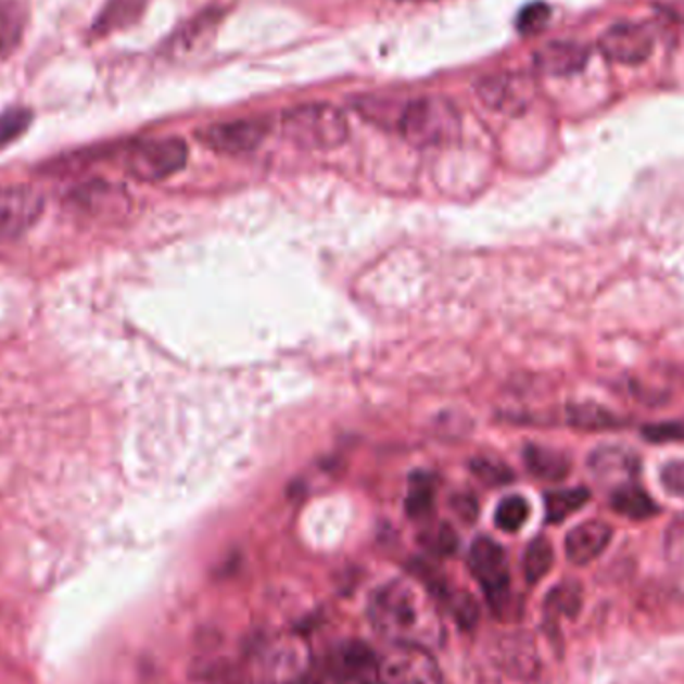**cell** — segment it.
Returning <instances> with one entry per match:
<instances>
[{
	"label": "cell",
	"mask_w": 684,
	"mask_h": 684,
	"mask_svg": "<svg viewBox=\"0 0 684 684\" xmlns=\"http://www.w3.org/2000/svg\"><path fill=\"white\" fill-rule=\"evenodd\" d=\"M372 626L396 645L431 650L444 638V624L431 593L408 579L382 584L368 603Z\"/></svg>",
	"instance_id": "obj_1"
},
{
	"label": "cell",
	"mask_w": 684,
	"mask_h": 684,
	"mask_svg": "<svg viewBox=\"0 0 684 684\" xmlns=\"http://www.w3.org/2000/svg\"><path fill=\"white\" fill-rule=\"evenodd\" d=\"M282 132L301 149L330 151L349 137V123L341 109L327 102H308L282 114Z\"/></svg>",
	"instance_id": "obj_2"
},
{
	"label": "cell",
	"mask_w": 684,
	"mask_h": 684,
	"mask_svg": "<svg viewBox=\"0 0 684 684\" xmlns=\"http://www.w3.org/2000/svg\"><path fill=\"white\" fill-rule=\"evenodd\" d=\"M460 114L443 97H422L408 102L398 116V130L413 147L431 149L451 144L460 135Z\"/></svg>",
	"instance_id": "obj_3"
},
{
	"label": "cell",
	"mask_w": 684,
	"mask_h": 684,
	"mask_svg": "<svg viewBox=\"0 0 684 684\" xmlns=\"http://www.w3.org/2000/svg\"><path fill=\"white\" fill-rule=\"evenodd\" d=\"M469 569L477 583L481 584L489 605L498 617H510L515 610V598L510 588L505 548L494 543L493 539L481 536L470 546Z\"/></svg>",
	"instance_id": "obj_4"
},
{
	"label": "cell",
	"mask_w": 684,
	"mask_h": 684,
	"mask_svg": "<svg viewBox=\"0 0 684 684\" xmlns=\"http://www.w3.org/2000/svg\"><path fill=\"white\" fill-rule=\"evenodd\" d=\"M187 159L189 147L185 140H147L128 152L127 170L142 182H159L178 173Z\"/></svg>",
	"instance_id": "obj_5"
},
{
	"label": "cell",
	"mask_w": 684,
	"mask_h": 684,
	"mask_svg": "<svg viewBox=\"0 0 684 684\" xmlns=\"http://www.w3.org/2000/svg\"><path fill=\"white\" fill-rule=\"evenodd\" d=\"M377 672L382 684H443V672L431 650L420 646H396L380 660Z\"/></svg>",
	"instance_id": "obj_6"
},
{
	"label": "cell",
	"mask_w": 684,
	"mask_h": 684,
	"mask_svg": "<svg viewBox=\"0 0 684 684\" xmlns=\"http://www.w3.org/2000/svg\"><path fill=\"white\" fill-rule=\"evenodd\" d=\"M45 201L28 187H0V241H13L37 225Z\"/></svg>",
	"instance_id": "obj_7"
},
{
	"label": "cell",
	"mask_w": 684,
	"mask_h": 684,
	"mask_svg": "<svg viewBox=\"0 0 684 684\" xmlns=\"http://www.w3.org/2000/svg\"><path fill=\"white\" fill-rule=\"evenodd\" d=\"M600 52L619 64H641L653 54L655 40L650 30L636 23L612 25L598 38Z\"/></svg>",
	"instance_id": "obj_8"
},
{
	"label": "cell",
	"mask_w": 684,
	"mask_h": 684,
	"mask_svg": "<svg viewBox=\"0 0 684 684\" xmlns=\"http://www.w3.org/2000/svg\"><path fill=\"white\" fill-rule=\"evenodd\" d=\"M268 135V123L258 118H244L232 123L211 125L199 132V139L203 140L211 151L220 154H244L251 152L265 140Z\"/></svg>",
	"instance_id": "obj_9"
},
{
	"label": "cell",
	"mask_w": 684,
	"mask_h": 684,
	"mask_svg": "<svg viewBox=\"0 0 684 684\" xmlns=\"http://www.w3.org/2000/svg\"><path fill=\"white\" fill-rule=\"evenodd\" d=\"M477 97L494 113L519 114L532 99V80L524 75L484 76L477 85Z\"/></svg>",
	"instance_id": "obj_10"
},
{
	"label": "cell",
	"mask_w": 684,
	"mask_h": 684,
	"mask_svg": "<svg viewBox=\"0 0 684 684\" xmlns=\"http://www.w3.org/2000/svg\"><path fill=\"white\" fill-rule=\"evenodd\" d=\"M493 660L498 669L519 681H531L541 669V660L531 634H505L496 641Z\"/></svg>",
	"instance_id": "obj_11"
},
{
	"label": "cell",
	"mask_w": 684,
	"mask_h": 684,
	"mask_svg": "<svg viewBox=\"0 0 684 684\" xmlns=\"http://www.w3.org/2000/svg\"><path fill=\"white\" fill-rule=\"evenodd\" d=\"M612 539V527L605 520H588L567 534L565 550L572 565L584 567L603 555Z\"/></svg>",
	"instance_id": "obj_12"
},
{
	"label": "cell",
	"mask_w": 684,
	"mask_h": 684,
	"mask_svg": "<svg viewBox=\"0 0 684 684\" xmlns=\"http://www.w3.org/2000/svg\"><path fill=\"white\" fill-rule=\"evenodd\" d=\"M588 61V51L583 45L570 40L548 42L534 54V66L548 76H570L581 73Z\"/></svg>",
	"instance_id": "obj_13"
},
{
	"label": "cell",
	"mask_w": 684,
	"mask_h": 684,
	"mask_svg": "<svg viewBox=\"0 0 684 684\" xmlns=\"http://www.w3.org/2000/svg\"><path fill=\"white\" fill-rule=\"evenodd\" d=\"M147 4L149 0H106L97 21L92 23V35L106 37L139 23Z\"/></svg>",
	"instance_id": "obj_14"
},
{
	"label": "cell",
	"mask_w": 684,
	"mask_h": 684,
	"mask_svg": "<svg viewBox=\"0 0 684 684\" xmlns=\"http://www.w3.org/2000/svg\"><path fill=\"white\" fill-rule=\"evenodd\" d=\"M28 9L23 0H0V59H9L25 37Z\"/></svg>",
	"instance_id": "obj_15"
},
{
	"label": "cell",
	"mask_w": 684,
	"mask_h": 684,
	"mask_svg": "<svg viewBox=\"0 0 684 684\" xmlns=\"http://www.w3.org/2000/svg\"><path fill=\"white\" fill-rule=\"evenodd\" d=\"M524 465L532 477L546 482H558L567 479L570 472V458L546 446L531 444L524 448Z\"/></svg>",
	"instance_id": "obj_16"
},
{
	"label": "cell",
	"mask_w": 684,
	"mask_h": 684,
	"mask_svg": "<svg viewBox=\"0 0 684 684\" xmlns=\"http://www.w3.org/2000/svg\"><path fill=\"white\" fill-rule=\"evenodd\" d=\"M332 664L344 679H353V681L358 679L363 683H368V672L379 671L372 650L363 643H346L339 646L332 655Z\"/></svg>",
	"instance_id": "obj_17"
},
{
	"label": "cell",
	"mask_w": 684,
	"mask_h": 684,
	"mask_svg": "<svg viewBox=\"0 0 684 684\" xmlns=\"http://www.w3.org/2000/svg\"><path fill=\"white\" fill-rule=\"evenodd\" d=\"M610 508L617 515L633 520L650 519L659 512L655 501L633 482H622L615 489V493L610 494Z\"/></svg>",
	"instance_id": "obj_18"
},
{
	"label": "cell",
	"mask_w": 684,
	"mask_h": 684,
	"mask_svg": "<svg viewBox=\"0 0 684 684\" xmlns=\"http://www.w3.org/2000/svg\"><path fill=\"white\" fill-rule=\"evenodd\" d=\"M588 498H591V493L586 489H565V491H553L546 494V520L558 524L569 519L570 515H574L588 503Z\"/></svg>",
	"instance_id": "obj_19"
},
{
	"label": "cell",
	"mask_w": 684,
	"mask_h": 684,
	"mask_svg": "<svg viewBox=\"0 0 684 684\" xmlns=\"http://www.w3.org/2000/svg\"><path fill=\"white\" fill-rule=\"evenodd\" d=\"M553 562H555V550L548 543V539L545 536L534 539L531 545L527 546L524 558H522V572H524L527 583L536 584L543 581L548 570L553 569Z\"/></svg>",
	"instance_id": "obj_20"
},
{
	"label": "cell",
	"mask_w": 684,
	"mask_h": 684,
	"mask_svg": "<svg viewBox=\"0 0 684 684\" xmlns=\"http://www.w3.org/2000/svg\"><path fill=\"white\" fill-rule=\"evenodd\" d=\"M588 465L600 479H615L617 474H634L636 469L634 456L621 448H600L593 453Z\"/></svg>",
	"instance_id": "obj_21"
},
{
	"label": "cell",
	"mask_w": 684,
	"mask_h": 684,
	"mask_svg": "<svg viewBox=\"0 0 684 684\" xmlns=\"http://www.w3.org/2000/svg\"><path fill=\"white\" fill-rule=\"evenodd\" d=\"M569 422L583 431H605V429H617L622 425L621 418L615 417L612 413L596 405L570 406Z\"/></svg>",
	"instance_id": "obj_22"
},
{
	"label": "cell",
	"mask_w": 684,
	"mask_h": 684,
	"mask_svg": "<svg viewBox=\"0 0 684 684\" xmlns=\"http://www.w3.org/2000/svg\"><path fill=\"white\" fill-rule=\"evenodd\" d=\"M581 603H583L581 584L567 581V583L555 586L553 593L546 596V610H548V615L572 619L579 615Z\"/></svg>",
	"instance_id": "obj_23"
},
{
	"label": "cell",
	"mask_w": 684,
	"mask_h": 684,
	"mask_svg": "<svg viewBox=\"0 0 684 684\" xmlns=\"http://www.w3.org/2000/svg\"><path fill=\"white\" fill-rule=\"evenodd\" d=\"M529 503L522 496H507L494 512V524L505 532H517L529 519Z\"/></svg>",
	"instance_id": "obj_24"
},
{
	"label": "cell",
	"mask_w": 684,
	"mask_h": 684,
	"mask_svg": "<svg viewBox=\"0 0 684 684\" xmlns=\"http://www.w3.org/2000/svg\"><path fill=\"white\" fill-rule=\"evenodd\" d=\"M30 125H33V111H28L25 106L9 109L0 114V151L21 139Z\"/></svg>",
	"instance_id": "obj_25"
},
{
	"label": "cell",
	"mask_w": 684,
	"mask_h": 684,
	"mask_svg": "<svg viewBox=\"0 0 684 684\" xmlns=\"http://www.w3.org/2000/svg\"><path fill=\"white\" fill-rule=\"evenodd\" d=\"M420 545L425 546L432 555L448 557L455 553L458 539H456L455 531L446 522H439V524L429 527L427 531H422Z\"/></svg>",
	"instance_id": "obj_26"
},
{
	"label": "cell",
	"mask_w": 684,
	"mask_h": 684,
	"mask_svg": "<svg viewBox=\"0 0 684 684\" xmlns=\"http://www.w3.org/2000/svg\"><path fill=\"white\" fill-rule=\"evenodd\" d=\"M432 501H434L432 481L427 479L425 474H420L410 484V493H408V498H406V510L415 519L425 517V515H429V510L432 508Z\"/></svg>",
	"instance_id": "obj_27"
},
{
	"label": "cell",
	"mask_w": 684,
	"mask_h": 684,
	"mask_svg": "<svg viewBox=\"0 0 684 684\" xmlns=\"http://www.w3.org/2000/svg\"><path fill=\"white\" fill-rule=\"evenodd\" d=\"M550 23V7L546 2H531L527 4L519 13L517 18V28H519L520 35L524 37H532V35H539L546 25Z\"/></svg>",
	"instance_id": "obj_28"
},
{
	"label": "cell",
	"mask_w": 684,
	"mask_h": 684,
	"mask_svg": "<svg viewBox=\"0 0 684 684\" xmlns=\"http://www.w3.org/2000/svg\"><path fill=\"white\" fill-rule=\"evenodd\" d=\"M470 467L482 482H486L491 486H501V484L512 481V470L508 469L507 465L498 458L481 456V458H474Z\"/></svg>",
	"instance_id": "obj_29"
},
{
	"label": "cell",
	"mask_w": 684,
	"mask_h": 684,
	"mask_svg": "<svg viewBox=\"0 0 684 684\" xmlns=\"http://www.w3.org/2000/svg\"><path fill=\"white\" fill-rule=\"evenodd\" d=\"M643 434H645L646 441H650V443L684 441V425L683 422H660V425L646 427Z\"/></svg>",
	"instance_id": "obj_30"
},
{
	"label": "cell",
	"mask_w": 684,
	"mask_h": 684,
	"mask_svg": "<svg viewBox=\"0 0 684 684\" xmlns=\"http://www.w3.org/2000/svg\"><path fill=\"white\" fill-rule=\"evenodd\" d=\"M660 479L669 493L684 496V460L667 465L660 472Z\"/></svg>",
	"instance_id": "obj_31"
},
{
	"label": "cell",
	"mask_w": 684,
	"mask_h": 684,
	"mask_svg": "<svg viewBox=\"0 0 684 684\" xmlns=\"http://www.w3.org/2000/svg\"><path fill=\"white\" fill-rule=\"evenodd\" d=\"M451 507L465 522H472L479 515V503L472 494H456L451 501Z\"/></svg>",
	"instance_id": "obj_32"
},
{
	"label": "cell",
	"mask_w": 684,
	"mask_h": 684,
	"mask_svg": "<svg viewBox=\"0 0 684 684\" xmlns=\"http://www.w3.org/2000/svg\"><path fill=\"white\" fill-rule=\"evenodd\" d=\"M363 684H382V683H370V681H368V683H363Z\"/></svg>",
	"instance_id": "obj_33"
},
{
	"label": "cell",
	"mask_w": 684,
	"mask_h": 684,
	"mask_svg": "<svg viewBox=\"0 0 684 684\" xmlns=\"http://www.w3.org/2000/svg\"><path fill=\"white\" fill-rule=\"evenodd\" d=\"M415 2H418V0H415Z\"/></svg>",
	"instance_id": "obj_34"
}]
</instances>
